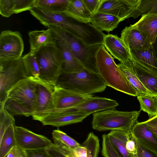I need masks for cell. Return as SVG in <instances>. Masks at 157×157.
Returning a JSON list of instances; mask_svg holds the SVG:
<instances>
[{"instance_id": "6da1fadb", "label": "cell", "mask_w": 157, "mask_h": 157, "mask_svg": "<svg viewBox=\"0 0 157 157\" xmlns=\"http://www.w3.org/2000/svg\"><path fill=\"white\" fill-rule=\"evenodd\" d=\"M37 99L36 82L30 77L20 82L10 91L4 107L13 115L32 116Z\"/></svg>"}, {"instance_id": "7a4b0ae2", "label": "cell", "mask_w": 157, "mask_h": 157, "mask_svg": "<svg viewBox=\"0 0 157 157\" xmlns=\"http://www.w3.org/2000/svg\"><path fill=\"white\" fill-rule=\"evenodd\" d=\"M48 28L51 30L56 42L66 44L85 69L91 72L99 74L96 55L99 48L103 45V42L87 44L59 27L50 25Z\"/></svg>"}, {"instance_id": "3957f363", "label": "cell", "mask_w": 157, "mask_h": 157, "mask_svg": "<svg viewBox=\"0 0 157 157\" xmlns=\"http://www.w3.org/2000/svg\"><path fill=\"white\" fill-rule=\"evenodd\" d=\"M96 60L99 73L107 86L129 95L137 96L136 91L104 44L98 51Z\"/></svg>"}, {"instance_id": "277c9868", "label": "cell", "mask_w": 157, "mask_h": 157, "mask_svg": "<svg viewBox=\"0 0 157 157\" xmlns=\"http://www.w3.org/2000/svg\"><path fill=\"white\" fill-rule=\"evenodd\" d=\"M55 86L88 95L102 92L107 86L99 74L91 72L85 69L75 73L61 72Z\"/></svg>"}, {"instance_id": "5b68a950", "label": "cell", "mask_w": 157, "mask_h": 157, "mask_svg": "<svg viewBox=\"0 0 157 157\" xmlns=\"http://www.w3.org/2000/svg\"><path fill=\"white\" fill-rule=\"evenodd\" d=\"M141 111H121L114 108L94 113L92 122V128L99 131H131L138 122Z\"/></svg>"}, {"instance_id": "8992f818", "label": "cell", "mask_w": 157, "mask_h": 157, "mask_svg": "<svg viewBox=\"0 0 157 157\" xmlns=\"http://www.w3.org/2000/svg\"><path fill=\"white\" fill-rule=\"evenodd\" d=\"M35 55L40 69V79L56 85L63 63L61 51L56 43L42 46Z\"/></svg>"}, {"instance_id": "52a82bcc", "label": "cell", "mask_w": 157, "mask_h": 157, "mask_svg": "<svg viewBox=\"0 0 157 157\" xmlns=\"http://www.w3.org/2000/svg\"><path fill=\"white\" fill-rule=\"evenodd\" d=\"M30 77L22 57L0 59V107L4 106L9 92L16 85Z\"/></svg>"}, {"instance_id": "ba28073f", "label": "cell", "mask_w": 157, "mask_h": 157, "mask_svg": "<svg viewBox=\"0 0 157 157\" xmlns=\"http://www.w3.org/2000/svg\"><path fill=\"white\" fill-rule=\"evenodd\" d=\"M141 0H102L98 12L115 16L122 21L140 15L138 7ZM97 12V13H98Z\"/></svg>"}, {"instance_id": "9c48e42d", "label": "cell", "mask_w": 157, "mask_h": 157, "mask_svg": "<svg viewBox=\"0 0 157 157\" xmlns=\"http://www.w3.org/2000/svg\"><path fill=\"white\" fill-rule=\"evenodd\" d=\"M34 78L36 82L37 99L35 111L32 116L33 120L40 121L55 109L53 94L55 85L40 78Z\"/></svg>"}, {"instance_id": "30bf717a", "label": "cell", "mask_w": 157, "mask_h": 157, "mask_svg": "<svg viewBox=\"0 0 157 157\" xmlns=\"http://www.w3.org/2000/svg\"><path fill=\"white\" fill-rule=\"evenodd\" d=\"M24 43L20 33L2 31L0 35V59H14L21 57Z\"/></svg>"}, {"instance_id": "8fae6325", "label": "cell", "mask_w": 157, "mask_h": 157, "mask_svg": "<svg viewBox=\"0 0 157 157\" xmlns=\"http://www.w3.org/2000/svg\"><path fill=\"white\" fill-rule=\"evenodd\" d=\"M17 146L22 149L33 150L46 149L55 145L47 137L21 126H15Z\"/></svg>"}, {"instance_id": "7c38bea8", "label": "cell", "mask_w": 157, "mask_h": 157, "mask_svg": "<svg viewBox=\"0 0 157 157\" xmlns=\"http://www.w3.org/2000/svg\"><path fill=\"white\" fill-rule=\"evenodd\" d=\"M119 104L115 100L105 97L92 96L73 107L64 109L74 113H94L115 108Z\"/></svg>"}, {"instance_id": "4fadbf2b", "label": "cell", "mask_w": 157, "mask_h": 157, "mask_svg": "<svg viewBox=\"0 0 157 157\" xmlns=\"http://www.w3.org/2000/svg\"><path fill=\"white\" fill-rule=\"evenodd\" d=\"M92 96H93V95L82 94L55 86L53 94V101L55 108L53 110H59L73 107Z\"/></svg>"}, {"instance_id": "5bb4252c", "label": "cell", "mask_w": 157, "mask_h": 157, "mask_svg": "<svg viewBox=\"0 0 157 157\" xmlns=\"http://www.w3.org/2000/svg\"><path fill=\"white\" fill-rule=\"evenodd\" d=\"M90 114L74 113L64 109L53 110L40 121L44 125L60 127L82 122Z\"/></svg>"}, {"instance_id": "9a60e30c", "label": "cell", "mask_w": 157, "mask_h": 157, "mask_svg": "<svg viewBox=\"0 0 157 157\" xmlns=\"http://www.w3.org/2000/svg\"><path fill=\"white\" fill-rule=\"evenodd\" d=\"M128 51L148 50L151 45L133 25L126 26L122 31L120 37Z\"/></svg>"}, {"instance_id": "2e32d148", "label": "cell", "mask_w": 157, "mask_h": 157, "mask_svg": "<svg viewBox=\"0 0 157 157\" xmlns=\"http://www.w3.org/2000/svg\"><path fill=\"white\" fill-rule=\"evenodd\" d=\"M103 44L106 49L120 63L127 61L131 55L121 37L117 35L109 34L104 35Z\"/></svg>"}, {"instance_id": "e0dca14e", "label": "cell", "mask_w": 157, "mask_h": 157, "mask_svg": "<svg viewBox=\"0 0 157 157\" xmlns=\"http://www.w3.org/2000/svg\"><path fill=\"white\" fill-rule=\"evenodd\" d=\"M131 133L141 144L157 153V138L147 127L145 121L138 122L132 128Z\"/></svg>"}, {"instance_id": "ac0fdd59", "label": "cell", "mask_w": 157, "mask_h": 157, "mask_svg": "<svg viewBox=\"0 0 157 157\" xmlns=\"http://www.w3.org/2000/svg\"><path fill=\"white\" fill-rule=\"evenodd\" d=\"M131 56L132 67L141 82L148 90L157 95V75L151 72Z\"/></svg>"}, {"instance_id": "d6986e66", "label": "cell", "mask_w": 157, "mask_h": 157, "mask_svg": "<svg viewBox=\"0 0 157 157\" xmlns=\"http://www.w3.org/2000/svg\"><path fill=\"white\" fill-rule=\"evenodd\" d=\"M30 44V52L35 54L42 46L55 43L56 41L51 30H34L28 33Z\"/></svg>"}, {"instance_id": "ffe728a7", "label": "cell", "mask_w": 157, "mask_h": 157, "mask_svg": "<svg viewBox=\"0 0 157 157\" xmlns=\"http://www.w3.org/2000/svg\"><path fill=\"white\" fill-rule=\"evenodd\" d=\"M133 25L151 45L157 36V14L142 16L140 19Z\"/></svg>"}, {"instance_id": "44dd1931", "label": "cell", "mask_w": 157, "mask_h": 157, "mask_svg": "<svg viewBox=\"0 0 157 157\" xmlns=\"http://www.w3.org/2000/svg\"><path fill=\"white\" fill-rule=\"evenodd\" d=\"M121 19L109 14L98 12L92 15L90 22L101 31H112L121 22Z\"/></svg>"}, {"instance_id": "7402d4cb", "label": "cell", "mask_w": 157, "mask_h": 157, "mask_svg": "<svg viewBox=\"0 0 157 157\" xmlns=\"http://www.w3.org/2000/svg\"><path fill=\"white\" fill-rule=\"evenodd\" d=\"M54 144L64 155L72 153L73 149L81 145L77 141L59 129L53 130L52 132Z\"/></svg>"}, {"instance_id": "603a6c76", "label": "cell", "mask_w": 157, "mask_h": 157, "mask_svg": "<svg viewBox=\"0 0 157 157\" xmlns=\"http://www.w3.org/2000/svg\"><path fill=\"white\" fill-rule=\"evenodd\" d=\"M63 13L84 23L90 22L92 16L83 0H70L67 9Z\"/></svg>"}, {"instance_id": "cb8c5ba5", "label": "cell", "mask_w": 157, "mask_h": 157, "mask_svg": "<svg viewBox=\"0 0 157 157\" xmlns=\"http://www.w3.org/2000/svg\"><path fill=\"white\" fill-rule=\"evenodd\" d=\"M56 43L61 51L63 59L62 72H77L85 69L66 44Z\"/></svg>"}, {"instance_id": "d4e9b609", "label": "cell", "mask_w": 157, "mask_h": 157, "mask_svg": "<svg viewBox=\"0 0 157 157\" xmlns=\"http://www.w3.org/2000/svg\"><path fill=\"white\" fill-rule=\"evenodd\" d=\"M137 93V95L142 94L155 95L148 90L143 85L132 67L131 59L117 64Z\"/></svg>"}, {"instance_id": "484cf974", "label": "cell", "mask_w": 157, "mask_h": 157, "mask_svg": "<svg viewBox=\"0 0 157 157\" xmlns=\"http://www.w3.org/2000/svg\"><path fill=\"white\" fill-rule=\"evenodd\" d=\"M131 131L122 130L111 131L107 135L113 147L122 157H134L126 148V142Z\"/></svg>"}, {"instance_id": "4316f807", "label": "cell", "mask_w": 157, "mask_h": 157, "mask_svg": "<svg viewBox=\"0 0 157 157\" xmlns=\"http://www.w3.org/2000/svg\"><path fill=\"white\" fill-rule=\"evenodd\" d=\"M141 64L152 73L157 75V62L151 48L148 50H132L129 52Z\"/></svg>"}, {"instance_id": "83f0119b", "label": "cell", "mask_w": 157, "mask_h": 157, "mask_svg": "<svg viewBox=\"0 0 157 157\" xmlns=\"http://www.w3.org/2000/svg\"><path fill=\"white\" fill-rule=\"evenodd\" d=\"M69 2L70 0H35L34 7L51 12L63 13L67 10Z\"/></svg>"}, {"instance_id": "f1b7e54d", "label": "cell", "mask_w": 157, "mask_h": 157, "mask_svg": "<svg viewBox=\"0 0 157 157\" xmlns=\"http://www.w3.org/2000/svg\"><path fill=\"white\" fill-rule=\"evenodd\" d=\"M15 126L14 124H10L0 140V157H6L10 151L17 146Z\"/></svg>"}, {"instance_id": "f546056e", "label": "cell", "mask_w": 157, "mask_h": 157, "mask_svg": "<svg viewBox=\"0 0 157 157\" xmlns=\"http://www.w3.org/2000/svg\"><path fill=\"white\" fill-rule=\"evenodd\" d=\"M136 96L140 110L147 113L149 118L157 116V95L142 94Z\"/></svg>"}, {"instance_id": "4dcf8cb0", "label": "cell", "mask_w": 157, "mask_h": 157, "mask_svg": "<svg viewBox=\"0 0 157 157\" xmlns=\"http://www.w3.org/2000/svg\"><path fill=\"white\" fill-rule=\"evenodd\" d=\"M22 58L30 77L39 79L40 69L35 54L29 52L22 56Z\"/></svg>"}, {"instance_id": "1f68e13d", "label": "cell", "mask_w": 157, "mask_h": 157, "mask_svg": "<svg viewBox=\"0 0 157 157\" xmlns=\"http://www.w3.org/2000/svg\"><path fill=\"white\" fill-rule=\"evenodd\" d=\"M82 145L86 148V157H98L100 150V140L93 132L88 134Z\"/></svg>"}, {"instance_id": "d6a6232c", "label": "cell", "mask_w": 157, "mask_h": 157, "mask_svg": "<svg viewBox=\"0 0 157 157\" xmlns=\"http://www.w3.org/2000/svg\"><path fill=\"white\" fill-rule=\"evenodd\" d=\"M15 120L13 115L4 107H0V140L9 126L15 124Z\"/></svg>"}, {"instance_id": "836d02e7", "label": "cell", "mask_w": 157, "mask_h": 157, "mask_svg": "<svg viewBox=\"0 0 157 157\" xmlns=\"http://www.w3.org/2000/svg\"><path fill=\"white\" fill-rule=\"evenodd\" d=\"M138 9L141 16L157 14V0H141Z\"/></svg>"}, {"instance_id": "e575fe53", "label": "cell", "mask_w": 157, "mask_h": 157, "mask_svg": "<svg viewBox=\"0 0 157 157\" xmlns=\"http://www.w3.org/2000/svg\"><path fill=\"white\" fill-rule=\"evenodd\" d=\"M101 153L104 157H122L113 147L105 134L102 136Z\"/></svg>"}, {"instance_id": "d590c367", "label": "cell", "mask_w": 157, "mask_h": 157, "mask_svg": "<svg viewBox=\"0 0 157 157\" xmlns=\"http://www.w3.org/2000/svg\"><path fill=\"white\" fill-rule=\"evenodd\" d=\"M35 0H13L14 14L30 10L34 7Z\"/></svg>"}, {"instance_id": "8d00e7d4", "label": "cell", "mask_w": 157, "mask_h": 157, "mask_svg": "<svg viewBox=\"0 0 157 157\" xmlns=\"http://www.w3.org/2000/svg\"><path fill=\"white\" fill-rule=\"evenodd\" d=\"M0 14L2 16L6 17L14 14L13 0H0Z\"/></svg>"}, {"instance_id": "74e56055", "label": "cell", "mask_w": 157, "mask_h": 157, "mask_svg": "<svg viewBox=\"0 0 157 157\" xmlns=\"http://www.w3.org/2000/svg\"><path fill=\"white\" fill-rule=\"evenodd\" d=\"M135 140L137 147L136 157H157V153L146 148Z\"/></svg>"}, {"instance_id": "f35d334b", "label": "cell", "mask_w": 157, "mask_h": 157, "mask_svg": "<svg viewBox=\"0 0 157 157\" xmlns=\"http://www.w3.org/2000/svg\"><path fill=\"white\" fill-rule=\"evenodd\" d=\"M92 15L98 12L102 0H83Z\"/></svg>"}, {"instance_id": "ab89813d", "label": "cell", "mask_w": 157, "mask_h": 157, "mask_svg": "<svg viewBox=\"0 0 157 157\" xmlns=\"http://www.w3.org/2000/svg\"><path fill=\"white\" fill-rule=\"evenodd\" d=\"M126 148L128 153L132 156L135 157L136 155L137 147L136 141L132 133L126 142Z\"/></svg>"}, {"instance_id": "60d3db41", "label": "cell", "mask_w": 157, "mask_h": 157, "mask_svg": "<svg viewBox=\"0 0 157 157\" xmlns=\"http://www.w3.org/2000/svg\"><path fill=\"white\" fill-rule=\"evenodd\" d=\"M26 157H49L46 149L25 151Z\"/></svg>"}, {"instance_id": "b9f144b4", "label": "cell", "mask_w": 157, "mask_h": 157, "mask_svg": "<svg viewBox=\"0 0 157 157\" xmlns=\"http://www.w3.org/2000/svg\"><path fill=\"white\" fill-rule=\"evenodd\" d=\"M147 127L157 138V116L145 121Z\"/></svg>"}, {"instance_id": "7bdbcfd3", "label": "cell", "mask_w": 157, "mask_h": 157, "mask_svg": "<svg viewBox=\"0 0 157 157\" xmlns=\"http://www.w3.org/2000/svg\"><path fill=\"white\" fill-rule=\"evenodd\" d=\"M26 157L25 150L17 146L13 148L8 153L7 157Z\"/></svg>"}, {"instance_id": "ee69618b", "label": "cell", "mask_w": 157, "mask_h": 157, "mask_svg": "<svg viewBox=\"0 0 157 157\" xmlns=\"http://www.w3.org/2000/svg\"><path fill=\"white\" fill-rule=\"evenodd\" d=\"M46 150L49 157H66L55 145L47 148Z\"/></svg>"}, {"instance_id": "f6af8a7d", "label": "cell", "mask_w": 157, "mask_h": 157, "mask_svg": "<svg viewBox=\"0 0 157 157\" xmlns=\"http://www.w3.org/2000/svg\"><path fill=\"white\" fill-rule=\"evenodd\" d=\"M75 157H86L87 150L85 147L80 145L73 149Z\"/></svg>"}, {"instance_id": "bcb514c9", "label": "cell", "mask_w": 157, "mask_h": 157, "mask_svg": "<svg viewBox=\"0 0 157 157\" xmlns=\"http://www.w3.org/2000/svg\"><path fill=\"white\" fill-rule=\"evenodd\" d=\"M151 49L154 56L157 62V36L155 41L151 45Z\"/></svg>"}, {"instance_id": "7dc6e473", "label": "cell", "mask_w": 157, "mask_h": 157, "mask_svg": "<svg viewBox=\"0 0 157 157\" xmlns=\"http://www.w3.org/2000/svg\"><path fill=\"white\" fill-rule=\"evenodd\" d=\"M136 157L135 156V157Z\"/></svg>"}, {"instance_id": "c3c4849f", "label": "cell", "mask_w": 157, "mask_h": 157, "mask_svg": "<svg viewBox=\"0 0 157 157\" xmlns=\"http://www.w3.org/2000/svg\"></svg>"}]
</instances>
